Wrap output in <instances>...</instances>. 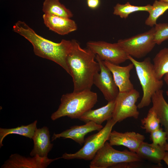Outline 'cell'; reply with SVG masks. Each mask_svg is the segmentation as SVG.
<instances>
[{
    "instance_id": "cell-14",
    "label": "cell",
    "mask_w": 168,
    "mask_h": 168,
    "mask_svg": "<svg viewBox=\"0 0 168 168\" xmlns=\"http://www.w3.org/2000/svg\"><path fill=\"white\" fill-rule=\"evenodd\" d=\"M145 139L144 136L134 132L123 133L114 130L111 132L108 141L112 146H123L136 153Z\"/></svg>"
},
{
    "instance_id": "cell-6",
    "label": "cell",
    "mask_w": 168,
    "mask_h": 168,
    "mask_svg": "<svg viewBox=\"0 0 168 168\" xmlns=\"http://www.w3.org/2000/svg\"><path fill=\"white\" fill-rule=\"evenodd\" d=\"M116 123L112 119L108 120L102 129L85 139L84 146L81 149L73 154L65 153L61 156L62 158L92 160L98 151L109 140L112 128Z\"/></svg>"
},
{
    "instance_id": "cell-22",
    "label": "cell",
    "mask_w": 168,
    "mask_h": 168,
    "mask_svg": "<svg viewBox=\"0 0 168 168\" xmlns=\"http://www.w3.org/2000/svg\"><path fill=\"white\" fill-rule=\"evenodd\" d=\"M153 61L156 77L161 80L168 73V48H165L160 50L153 58Z\"/></svg>"
},
{
    "instance_id": "cell-26",
    "label": "cell",
    "mask_w": 168,
    "mask_h": 168,
    "mask_svg": "<svg viewBox=\"0 0 168 168\" xmlns=\"http://www.w3.org/2000/svg\"><path fill=\"white\" fill-rule=\"evenodd\" d=\"M154 28V39L156 44L160 45L168 40V23H157Z\"/></svg>"
},
{
    "instance_id": "cell-30",
    "label": "cell",
    "mask_w": 168,
    "mask_h": 168,
    "mask_svg": "<svg viewBox=\"0 0 168 168\" xmlns=\"http://www.w3.org/2000/svg\"><path fill=\"white\" fill-rule=\"evenodd\" d=\"M162 160H163L168 166V151H166Z\"/></svg>"
},
{
    "instance_id": "cell-32",
    "label": "cell",
    "mask_w": 168,
    "mask_h": 168,
    "mask_svg": "<svg viewBox=\"0 0 168 168\" xmlns=\"http://www.w3.org/2000/svg\"><path fill=\"white\" fill-rule=\"evenodd\" d=\"M165 148L166 151H168V143H167L165 145Z\"/></svg>"
},
{
    "instance_id": "cell-23",
    "label": "cell",
    "mask_w": 168,
    "mask_h": 168,
    "mask_svg": "<svg viewBox=\"0 0 168 168\" xmlns=\"http://www.w3.org/2000/svg\"><path fill=\"white\" fill-rule=\"evenodd\" d=\"M152 5L148 4L145 6H136L131 5L127 2L125 4L117 3L114 7L113 14L120 18L126 19L131 13L138 11L148 12L152 9Z\"/></svg>"
},
{
    "instance_id": "cell-11",
    "label": "cell",
    "mask_w": 168,
    "mask_h": 168,
    "mask_svg": "<svg viewBox=\"0 0 168 168\" xmlns=\"http://www.w3.org/2000/svg\"><path fill=\"white\" fill-rule=\"evenodd\" d=\"M62 158L59 157L49 159L36 155L32 157H26L16 153L12 154L5 161L1 168H45L54 161Z\"/></svg>"
},
{
    "instance_id": "cell-18",
    "label": "cell",
    "mask_w": 168,
    "mask_h": 168,
    "mask_svg": "<svg viewBox=\"0 0 168 168\" xmlns=\"http://www.w3.org/2000/svg\"><path fill=\"white\" fill-rule=\"evenodd\" d=\"M166 150L165 147L156 145L152 143L143 142L136 153L142 159H145L159 166L163 160Z\"/></svg>"
},
{
    "instance_id": "cell-17",
    "label": "cell",
    "mask_w": 168,
    "mask_h": 168,
    "mask_svg": "<svg viewBox=\"0 0 168 168\" xmlns=\"http://www.w3.org/2000/svg\"><path fill=\"white\" fill-rule=\"evenodd\" d=\"M115 100L108 102L105 105L95 110L91 109L84 113L79 119L85 123L92 121L101 125L106 120L112 118Z\"/></svg>"
},
{
    "instance_id": "cell-8",
    "label": "cell",
    "mask_w": 168,
    "mask_h": 168,
    "mask_svg": "<svg viewBox=\"0 0 168 168\" xmlns=\"http://www.w3.org/2000/svg\"><path fill=\"white\" fill-rule=\"evenodd\" d=\"M140 96L139 92L135 89L127 92H119L115 100L112 119L116 123L128 118L137 119L139 113L136 103Z\"/></svg>"
},
{
    "instance_id": "cell-24",
    "label": "cell",
    "mask_w": 168,
    "mask_h": 168,
    "mask_svg": "<svg viewBox=\"0 0 168 168\" xmlns=\"http://www.w3.org/2000/svg\"><path fill=\"white\" fill-rule=\"evenodd\" d=\"M168 9V2L155 0L151 9L148 12L149 15L145 21V24L153 27L157 24L158 18Z\"/></svg>"
},
{
    "instance_id": "cell-28",
    "label": "cell",
    "mask_w": 168,
    "mask_h": 168,
    "mask_svg": "<svg viewBox=\"0 0 168 168\" xmlns=\"http://www.w3.org/2000/svg\"><path fill=\"white\" fill-rule=\"evenodd\" d=\"M138 162H127L119 163L113 166L111 168H133L139 166Z\"/></svg>"
},
{
    "instance_id": "cell-16",
    "label": "cell",
    "mask_w": 168,
    "mask_h": 168,
    "mask_svg": "<svg viewBox=\"0 0 168 168\" xmlns=\"http://www.w3.org/2000/svg\"><path fill=\"white\" fill-rule=\"evenodd\" d=\"M49 128L44 126L37 128L32 139L33 141V148L30 155L33 156L38 155L42 157H47L52 149L53 144L51 143Z\"/></svg>"
},
{
    "instance_id": "cell-4",
    "label": "cell",
    "mask_w": 168,
    "mask_h": 168,
    "mask_svg": "<svg viewBox=\"0 0 168 168\" xmlns=\"http://www.w3.org/2000/svg\"><path fill=\"white\" fill-rule=\"evenodd\" d=\"M128 60L134 65L142 87V97L137 105L138 108L142 109L150 105L153 95L162 87L163 81L156 77L153 63L150 58H146L142 61H138L131 56L128 55Z\"/></svg>"
},
{
    "instance_id": "cell-31",
    "label": "cell",
    "mask_w": 168,
    "mask_h": 168,
    "mask_svg": "<svg viewBox=\"0 0 168 168\" xmlns=\"http://www.w3.org/2000/svg\"><path fill=\"white\" fill-rule=\"evenodd\" d=\"M164 76V80L166 84L168 86V73L165 74Z\"/></svg>"
},
{
    "instance_id": "cell-5",
    "label": "cell",
    "mask_w": 168,
    "mask_h": 168,
    "mask_svg": "<svg viewBox=\"0 0 168 168\" xmlns=\"http://www.w3.org/2000/svg\"><path fill=\"white\" fill-rule=\"evenodd\" d=\"M141 159L136 152L125 150H117L106 141L98 151L90 162V168H111L117 164L127 162H140Z\"/></svg>"
},
{
    "instance_id": "cell-33",
    "label": "cell",
    "mask_w": 168,
    "mask_h": 168,
    "mask_svg": "<svg viewBox=\"0 0 168 168\" xmlns=\"http://www.w3.org/2000/svg\"><path fill=\"white\" fill-rule=\"evenodd\" d=\"M159 0L168 2V0Z\"/></svg>"
},
{
    "instance_id": "cell-27",
    "label": "cell",
    "mask_w": 168,
    "mask_h": 168,
    "mask_svg": "<svg viewBox=\"0 0 168 168\" xmlns=\"http://www.w3.org/2000/svg\"><path fill=\"white\" fill-rule=\"evenodd\" d=\"M150 137L154 144L165 147L167 143L166 133L161 127L150 133Z\"/></svg>"
},
{
    "instance_id": "cell-29",
    "label": "cell",
    "mask_w": 168,
    "mask_h": 168,
    "mask_svg": "<svg viewBox=\"0 0 168 168\" xmlns=\"http://www.w3.org/2000/svg\"><path fill=\"white\" fill-rule=\"evenodd\" d=\"M87 4L88 7L92 9L97 8L100 4V0H87Z\"/></svg>"
},
{
    "instance_id": "cell-7",
    "label": "cell",
    "mask_w": 168,
    "mask_h": 168,
    "mask_svg": "<svg viewBox=\"0 0 168 168\" xmlns=\"http://www.w3.org/2000/svg\"><path fill=\"white\" fill-rule=\"evenodd\" d=\"M155 28L129 38L119 40L117 43L127 54L134 58L145 57L156 44L154 39Z\"/></svg>"
},
{
    "instance_id": "cell-1",
    "label": "cell",
    "mask_w": 168,
    "mask_h": 168,
    "mask_svg": "<svg viewBox=\"0 0 168 168\" xmlns=\"http://www.w3.org/2000/svg\"><path fill=\"white\" fill-rule=\"evenodd\" d=\"M67 62L73 84L74 92L91 90L95 75L100 72L96 55L90 49L82 48L78 42L72 39Z\"/></svg>"
},
{
    "instance_id": "cell-3",
    "label": "cell",
    "mask_w": 168,
    "mask_h": 168,
    "mask_svg": "<svg viewBox=\"0 0 168 168\" xmlns=\"http://www.w3.org/2000/svg\"><path fill=\"white\" fill-rule=\"evenodd\" d=\"M97 98V93L89 89L63 94L58 108L52 114L51 119L54 121L67 116L71 119H79L92 109Z\"/></svg>"
},
{
    "instance_id": "cell-21",
    "label": "cell",
    "mask_w": 168,
    "mask_h": 168,
    "mask_svg": "<svg viewBox=\"0 0 168 168\" xmlns=\"http://www.w3.org/2000/svg\"><path fill=\"white\" fill-rule=\"evenodd\" d=\"M42 11L45 14L66 18H71L73 16L71 11L62 4L59 0H44Z\"/></svg>"
},
{
    "instance_id": "cell-34",
    "label": "cell",
    "mask_w": 168,
    "mask_h": 168,
    "mask_svg": "<svg viewBox=\"0 0 168 168\" xmlns=\"http://www.w3.org/2000/svg\"><path fill=\"white\" fill-rule=\"evenodd\" d=\"M166 94L167 95V96H168V90L166 91Z\"/></svg>"
},
{
    "instance_id": "cell-10",
    "label": "cell",
    "mask_w": 168,
    "mask_h": 168,
    "mask_svg": "<svg viewBox=\"0 0 168 168\" xmlns=\"http://www.w3.org/2000/svg\"><path fill=\"white\" fill-rule=\"evenodd\" d=\"M96 59L99 63L100 72L96 73L93 80L95 85L102 93L105 99L108 102L114 100L119 92L112 74L99 56L96 55Z\"/></svg>"
},
{
    "instance_id": "cell-9",
    "label": "cell",
    "mask_w": 168,
    "mask_h": 168,
    "mask_svg": "<svg viewBox=\"0 0 168 168\" xmlns=\"http://www.w3.org/2000/svg\"><path fill=\"white\" fill-rule=\"evenodd\" d=\"M86 45V48L97 55L103 61L119 65L128 60V55L117 43L90 41Z\"/></svg>"
},
{
    "instance_id": "cell-25",
    "label": "cell",
    "mask_w": 168,
    "mask_h": 168,
    "mask_svg": "<svg viewBox=\"0 0 168 168\" xmlns=\"http://www.w3.org/2000/svg\"><path fill=\"white\" fill-rule=\"evenodd\" d=\"M141 128L147 133H151L160 128V119L155 111L151 108L146 117L141 119Z\"/></svg>"
},
{
    "instance_id": "cell-20",
    "label": "cell",
    "mask_w": 168,
    "mask_h": 168,
    "mask_svg": "<svg viewBox=\"0 0 168 168\" xmlns=\"http://www.w3.org/2000/svg\"><path fill=\"white\" fill-rule=\"evenodd\" d=\"M37 121L35 120L32 123L26 125L11 128H0V147L3 145L2 142L4 138L7 135L11 134H16L23 136L32 139L34 134L36 127Z\"/></svg>"
},
{
    "instance_id": "cell-12",
    "label": "cell",
    "mask_w": 168,
    "mask_h": 168,
    "mask_svg": "<svg viewBox=\"0 0 168 168\" xmlns=\"http://www.w3.org/2000/svg\"><path fill=\"white\" fill-rule=\"evenodd\" d=\"M103 127L101 125L89 121L83 125L71 127L59 133H54L52 137V141L60 138H70L81 145L84 143L85 137L88 133L95 131H99Z\"/></svg>"
},
{
    "instance_id": "cell-13",
    "label": "cell",
    "mask_w": 168,
    "mask_h": 168,
    "mask_svg": "<svg viewBox=\"0 0 168 168\" xmlns=\"http://www.w3.org/2000/svg\"><path fill=\"white\" fill-rule=\"evenodd\" d=\"M103 62L111 72L119 92H127L134 89L130 79V72L134 67L132 63L125 66H121L107 61Z\"/></svg>"
},
{
    "instance_id": "cell-2",
    "label": "cell",
    "mask_w": 168,
    "mask_h": 168,
    "mask_svg": "<svg viewBox=\"0 0 168 168\" xmlns=\"http://www.w3.org/2000/svg\"><path fill=\"white\" fill-rule=\"evenodd\" d=\"M13 30L31 43L36 55L54 62L70 74L67 58L72 47L71 40L63 39L59 43L53 42L38 35L24 21H21L15 24Z\"/></svg>"
},
{
    "instance_id": "cell-15",
    "label": "cell",
    "mask_w": 168,
    "mask_h": 168,
    "mask_svg": "<svg viewBox=\"0 0 168 168\" xmlns=\"http://www.w3.org/2000/svg\"><path fill=\"white\" fill-rule=\"evenodd\" d=\"M43 18L49 30L60 35H66L77 29L75 22L70 18L44 14Z\"/></svg>"
},
{
    "instance_id": "cell-19",
    "label": "cell",
    "mask_w": 168,
    "mask_h": 168,
    "mask_svg": "<svg viewBox=\"0 0 168 168\" xmlns=\"http://www.w3.org/2000/svg\"><path fill=\"white\" fill-rule=\"evenodd\" d=\"M161 89L156 91L152 96V109L158 116L160 124L164 127L168 141V103L166 101Z\"/></svg>"
}]
</instances>
